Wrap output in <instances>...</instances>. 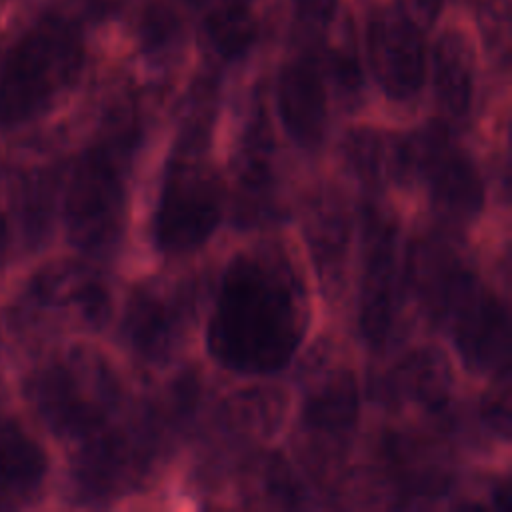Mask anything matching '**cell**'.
Here are the masks:
<instances>
[{"mask_svg": "<svg viewBox=\"0 0 512 512\" xmlns=\"http://www.w3.org/2000/svg\"><path fill=\"white\" fill-rule=\"evenodd\" d=\"M308 324L302 282L280 248L236 254L206 328L208 352L224 368L270 374L290 362Z\"/></svg>", "mask_w": 512, "mask_h": 512, "instance_id": "6da1fadb", "label": "cell"}, {"mask_svg": "<svg viewBox=\"0 0 512 512\" xmlns=\"http://www.w3.org/2000/svg\"><path fill=\"white\" fill-rule=\"evenodd\" d=\"M84 46L60 16L38 20L8 52L0 70V124L14 126L46 110L80 76Z\"/></svg>", "mask_w": 512, "mask_h": 512, "instance_id": "7a4b0ae2", "label": "cell"}, {"mask_svg": "<svg viewBox=\"0 0 512 512\" xmlns=\"http://www.w3.org/2000/svg\"><path fill=\"white\" fill-rule=\"evenodd\" d=\"M220 176L204 158V148L178 144L170 158L154 214V242L164 254L200 248L222 220Z\"/></svg>", "mask_w": 512, "mask_h": 512, "instance_id": "3957f363", "label": "cell"}, {"mask_svg": "<svg viewBox=\"0 0 512 512\" xmlns=\"http://www.w3.org/2000/svg\"><path fill=\"white\" fill-rule=\"evenodd\" d=\"M32 398L56 434L80 440L106 426L118 400V382L98 354L74 350L36 376Z\"/></svg>", "mask_w": 512, "mask_h": 512, "instance_id": "277c9868", "label": "cell"}, {"mask_svg": "<svg viewBox=\"0 0 512 512\" xmlns=\"http://www.w3.org/2000/svg\"><path fill=\"white\" fill-rule=\"evenodd\" d=\"M126 194L116 164L106 148L88 150L74 166L64 222L70 242L90 254L110 252L122 238Z\"/></svg>", "mask_w": 512, "mask_h": 512, "instance_id": "5b68a950", "label": "cell"}, {"mask_svg": "<svg viewBox=\"0 0 512 512\" xmlns=\"http://www.w3.org/2000/svg\"><path fill=\"white\" fill-rule=\"evenodd\" d=\"M398 222L380 204L362 208V280L358 326L364 342L378 350L388 344L400 306Z\"/></svg>", "mask_w": 512, "mask_h": 512, "instance_id": "8992f818", "label": "cell"}, {"mask_svg": "<svg viewBox=\"0 0 512 512\" xmlns=\"http://www.w3.org/2000/svg\"><path fill=\"white\" fill-rule=\"evenodd\" d=\"M412 170L426 182L432 206L452 222L472 220L484 204V182L468 152L442 122L426 124L410 140Z\"/></svg>", "mask_w": 512, "mask_h": 512, "instance_id": "52a82bcc", "label": "cell"}, {"mask_svg": "<svg viewBox=\"0 0 512 512\" xmlns=\"http://www.w3.org/2000/svg\"><path fill=\"white\" fill-rule=\"evenodd\" d=\"M370 70L392 100L414 98L426 78V48L422 32L394 8L376 10L366 26Z\"/></svg>", "mask_w": 512, "mask_h": 512, "instance_id": "ba28073f", "label": "cell"}, {"mask_svg": "<svg viewBox=\"0 0 512 512\" xmlns=\"http://www.w3.org/2000/svg\"><path fill=\"white\" fill-rule=\"evenodd\" d=\"M464 366L478 374L508 376L510 322L502 302L476 284L448 322Z\"/></svg>", "mask_w": 512, "mask_h": 512, "instance_id": "9c48e42d", "label": "cell"}, {"mask_svg": "<svg viewBox=\"0 0 512 512\" xmlns=\"http://www.w3.org/2000/svg\"><path fill=\"white\" fill-rule=\"evenodd\" d=\"M406 280L434 322H448L464 296L480 284L460 254L436 236H420L408 248Z\"/></svg>", "mask_w": 512, "mask_h": 512, "instance_id": "30bf717a", "label": "cell"}, {"mask_svg": "<svg viewBox=\"0 0 512 512\" xmlns=\"http://www.w3.org/2000/svg\"><path fill=\"white\" fill-rule=\"evenodd\" d=\"M302 230L318 282L328 298L342 292L352 224L344 198L332 186L316 188L304 206Z\"/></svg>", "mask_w": 512, "mask_h": 512, "instance_id": "8fae6325", "label": "cell"}, {"mask_svg": "<svg viewBox=\"0 0 512 512\" xmlns=\"http://www.w3.org/2000/svg\"><path fill=\"white\" fill-rule=\"evenodd\" d=\"M234 172V220L238 226H254L274 208L272 132L262 108L254 110L246 122L234 156Z\"/></svg>", "mask_w": 512, "mask_h": 512, "instance_id": "7c38bea8", "label": "cell"}, {"mask_svg": "<svg viewBox=\"0 0 512 512\" xmlns=\"http://www.w3.org/2000/svg\"><path fill=\"white\" fill-rule=\"evenodd\" d=\"M278 112L290 138L316 148L326 134L328 100L318 64L312 58L288 62L278 76Z\"/></svg>", "mask_w": 512, "mask_h": 512, "instance_id": "4fadbf2b", "label": "cell"}, {"mask_svg": "<svg viewBox=\"0 0 512 512\" xmlns=\"http://www.w3.org/2000/svg\"><path fill=\"white\" fill-rule=\"evenodd\" d=\"M358 418V388L350 370H338L316 386L302 406V430L322 454L346 446Z\"/></svg>", "mask_w": 512, "mask_h": 512, "instance_id": "5bb4252c", "label": "cell"}, {"mask_svg": "<svg viewBox=\"0 0 512 512\" xmlns=\"http://www.w3.org/2000/svg\"><path fill=\"white\" fill-rule=\"evenodd\" d=\"M34 296L42 306L66 312L74 322L100 328L110 312V296L102 280L88 268L62 262L38 274Z\"/></svg>", "mask_w": 512, "mask_h": 512, "instance_id": "9a60e30c", "label": "cell"}, {"mask_svg": "<svg viewBox=\"0 0 512 512\" xmlns=\"http://www.w3.org/2000/svg\"><path fill=\"white\" fill-rule=\"evenodd\" d=\"M124 334L136 354L150 362H164L176 350L182 334L180 308L150 288L136 290L126 306Z\"/></svg>", "mask_w": 512, "mask_h": 512, "instance_id": "2e32d148", "label": "cell"}, {"mask_svg": "<svg viewBox=\"0 0 512 512\" xmlns=\"http://www.w3.org/2000/svg\"><path fill=\"white\" fill-rule=\"evenodd\" d=\"M344 156L352 172L366 186H382L388 180L400 182L412 172L410 140L370 126L348 132Z\"/></svg>", "mask_w": 512, "mask_h": 512, "instance_id": "e0dca14e", "label": "cell"}, {"mask_svg": "<svg viewBox=\"0 0 512 512\" xmlns=\"http://www.w3.org/2000/svg\"><path fill=\"white\" fill-rule=\"evenodd\" d=\"M452 372L446 356L436 348H418L402 358L388 374L384 396L394 404L440 408L450 392Z\"/></svg>", "mask_w": 512, "mask_h": 512, "instance_id": "ac0fdd59", "label": "cell"}, {"mask_svg": "<svg viewBox=\"0 0 512 512\" xmlns=\"http://www.w3.org/2000/svg\"><path fill=\"white\" fill-rule=\"evenodd\" d=\"M434 90L442 110L450 118H464L470 112L476 78V52L472 42L458 30H446L432 56Z\"/></svg>", "mask_w": 512, "mask_h": 512, "instance_id": "d6986e66", "label": "cell"}, {"mask_svg": "<svg viewBox=\"0 0 512 512\" xmlns=\"http://www.w3.org/2000/svg\"><path fill=\"white\" fill-rule=\"evenodd\" d=\"M48 470L44 448L18 422L0 426V480L16 490H34Z\"/></svg>", "mask_w": 512, "mask_h": 512, "instance_id": "ffe728a7", "label": "cell"}, {"mask_svg": "<svg viewBox=\"0 0 512 512\" xmlns=\"http://www.w3.org/2000/svg\"><path fill=\"white\" fill-rule=\"evenodd\" d=\"M202 42L222 60L242 56L256 42L258 22L248 4L224 2L210 10L200 26Z\"/></svg>", "mask_w": 512, "mask_h": 512, "instance_id": "44dd1931", "label": "cell"}, {"mask_svg": "<svg viewBox=\"0 0 512 512\" xmlns=\"http://www.w3.org/2000/svg\"><path fill=\"white\" fill-rule=\"evenodd\" d=\"M180 36V24L176 14L164 6L154 4L146 10L140 26V38L142 48L148 56H158L168 52Z\"/></svg>", "mask_w": 512, "mask_h": 512, "instance_id": "7402d4cb", "label": "cell"}, {"mask_svg": "<svg viewBox=\"0 0 512 512\" xmlns=\"http://www.w3.org/2000/svg\"><path fill=\"white\" fill-rule=\"evenodd\" d=\"M258 484L262 486V496L272 506H296V486L290 478V470L284 460L276 454L262 458L260 470L256 474Z\"/></svg>", "mask_w": 512, "mask_h": 512, "instance_id": "603a6c76", "label": "cell"}, {"mask_svg": "<svg viewBox=\"0 0 512 512\" xmlns=\"http://www.w3.org/2000/svg\"><path fill=\"white\" fill-rule=\"evenodd\" d=\"M294 14L304 34H322L336 14V0H294Z\"/></svg>", "mask_w": 512, "mask_h": 512, "instance_id": "cb8c5ba5", "label": "cell"}, {"mask_svg": "<svg viewBox=\"0 0 512 512\" xmlns=\"http://www.w3.org/2000/svg\"><path fill=\"white\" fill-rule=\"evenodd\" d=\"M444 0H396V12L420 32L428 30L440 16Z\"/></svg>", "mask_w": 512, "mask_h": 512, "instance_id": "d4e9b609", "label": "cell"}, {"mask_svg": "<svg viewBox=\"0 0 512 512\" xmlns=\"http://www.w3.org/2000/svg\"><path fill=\"white\" fill-rule=\"evenodd\" d=\"M82 2L88 6V10H92L98 16L114 14L128 4V0H82Z\"/></svg>", "mask_w": 512, "mask_h": 512, "instance_id": "484cf974", "label": "cell"}, {"mask_svg": "<svg viewBox=\"0 0 512 512\" xmlns=\"http://www.w3.org/2000/svg\"><path fill=\"white\" fill-rule=\"evenodd\" d=\"M6 250H8V222H6L4 214L0 212V264L6 256Z\"/></svg>", "mask_w": 512, "mask_h": 512, "instance_id": "4316f807", "label": "cell"}, {"mask_svg": "<svg viewBox=\"0 0 512 512\" xmlns=\"http://www.w3.org/2000/svg\"><path fill=\"white\" fill-rule=\"evenodd\" d=\"M228 2H238V4H248L250 0H228Z\"/></svg>", "mask_w": 512, "mask_h": 512, "instance_id": "83f0119b", "label": "cell"}]
</instances>
